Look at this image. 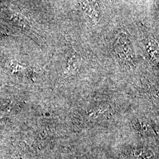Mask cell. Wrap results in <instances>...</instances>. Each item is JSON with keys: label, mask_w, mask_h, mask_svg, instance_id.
<instances>
[{"label": "cell", "mask_w": 159, "mask_h": 159, "mask_svg": "<svg viewBox=\"0 0 159 159\" xmlns=\"http://www.w3.org/2000/svg\"><path fill=\"white\" fill-rule=\"evenodd\" d=\"M150 153H148V151H144V150H141V151H137L136 152V154L137 156L142 157L143 159H148L152 157V154Z\"/></svg>", "instance_id": "cell-4"}, {"label": "cell", "mask_w": 159, "mask_h": 159, "mask_svg": "<svg viewBox=\"0 0 159 159\" xmlns=\"http://www.w3.org/2000/svg\"><path fill=\"white\" fill-rule=\"evenodd\" d=\"M146 49L151 61L154 64H158L159 61V48L156 42L153 39L146 40Z\"/></svg>", "instance_id": "cell-3"}, {"label": "cell", "mask_w": 159, "mask_h": 159, "mask_svg": "<svg viewBox=\"0 0 159 159\" xmlns=\"http://www.w3.org/2000/svg\"><path fill=\"white\" fill-rule=\"evenodd\" d=\"M81 6L86 17L91 21L90 22L96 24L100 16V11L96 2H81Z\"/></svg>", "instance_id": "cell-2"}, {"label": "cell", "mask_w": 159, "mask_h": 159, "mask_svg": "<svg viewBox=\"0 0 159 159\" xmlns=\"http://www.w3.org/2000/svg\"><path fill=\"white\" fill-rule=\"evenodd\" d=\"M114 50L116 56L122 63H134L133 47L129 36L125 33H120L117 35L114 43Z\"/></svg>", "instance_id": "cell-1"}]
</instances>
